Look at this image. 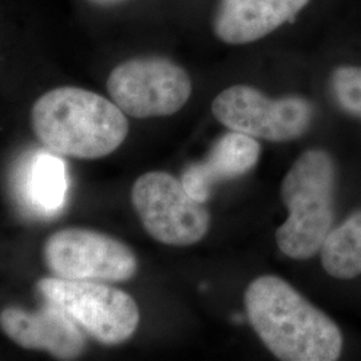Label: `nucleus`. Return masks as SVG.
<instances>
[{
  "instance_id": "f257e3e1",
  "label": "nucleus",
  "mask_w": 361,
  "mask_h": 361,
  "mask_svg": "<svg viewBox=\"0 0 361 361\" xmlns=\"http://www.w3.org/2000/svg\"><path fill=\"white\" fill-rule=\"evenodd\" d=\"M247 319L271 353L285 361H335L340 328L277 276H261L245 292Z\"/></svg>"
},
{
  "instance_id": "f03ea898",
  "label": "nucleus",
  "mask_w": 361,
  "mask_h": 361,
  "mask_svg": "<svg viewBox=\"0 0 361 361\" xmlns=\"http://www.w3.org/2000/svg\"><path fill=\"white\" fill-rule=\"evenodd\" d=\"M30 118L35 137L47 150L77 159L107 157L129 134L126 114L113 101L77 86L42 94Z\"/></svg>"
},
{
  "instance_id": "7ed1b4c3",
  "label": "nucleus",
  "mask_w": 361,
  "mask_h": 361,
  "mask_svg": "<svg viewBox=\"0 0 361 361\" xmlns=\"http://www.w3.org/2000/svg\"><path fill=\"white\" fill-rule=\"evenodd\" d=\"M336 168L332 157L312 149L298 157L281 183V200L289 212L276 232L285 256L308 259L316 256L332 231Z\"/></svg>"
},
{
  "instance_id": "20e7f679",
  "label": "nucleus",
  "mask_w": 361,
  "mask_h": 361,
  "mask_svg": "<svg viewBox=\"0 0 361 361\" xmlns=\"http://www.w3.org/2000/svg\"><path fill=\"white\" fill-rule=\"evenodd\" d=\"M39 295L61 305L82 331L102 345L126 343L137 332L141 314L129 293L101 281L43 277Z\"/></svg>"
},
{
  "instance_id": "39448f33",
  "label": "nucleus",
  "mask_w": 361,
  "mask_h": 361,
  "mask_svg": "<svg viewBox=\"0 0 361 361\" xmlns=\"http://www.w3.org/2000/svg\"><path fill=\"white\" fill-rule=\"evenodd\" d=\"M106 86L111 101L138 119L173 116L192 95L189 74L164 56H138L119 63Z\"/></svg>"
},
{
  "instance_id": "423d86ee",
  "label": "nucleus",
  "mask_w": 361,
  "mask_h": 361,
  "mask_svg": "<svg viewBox=\"0 0 361 361\" xmlns=\"http://www.w3.org/2000/svg\"><path fill=\"white\" fill-rule=\"evenodd\" d=\"M131 202L145 231L161 244L194 245L209 231L207 207L166 171H149L135 180Z\"/></svg>"
},
{
  "instance_id": "0eeeda50",
  "label": "nucleus",
  "mask_w": 361,
  "mask_h": 361,
  "mask_svg": "<svg viewBox=\"0 0 361 361\" xmlns=\"http://www.w3.org/2000/svg\"><path fill=\"white\" fill-rule=\"evenodd\" d=\"M42 255L52 276L65 280L122 283L138 271V258L129 245L86 228L52 233Z\"/></svg>"
},
{
  "instance_id": "6e6552de",
  "label": "nucleus",
  "mask_w": 361,
  "mask_h": 361,
  "mask_svg": "<svg viewBox=\"0 0 361 361\" xmlns=\"http://www.w3.org/2000/svg\"><path fill=\"white\" fill-rule=\"evenodd\" d=\"M212 111L225 128L271 142L301 137L313 118V107L305 98L289 95L271 99L244 85L219 92L213 101Z\"/></svg>"
},
{
  "instance_id": "1a4fd4ad",
  "label": "nucleus",
  "mask_w": 361,
  "mask_h": 361,
  "mask_svg": "<svg viewBox=\"0 0 361 361\" xmlns=\"http://www.w3.org/2000/svg\"><path fill=\"white\" fill-rule=\"evenodd\" d=\"M0 329L28 350H44L56 360H77L86 350V336L61 305L44 300L35 310L7 305L0 310Z\"/></svg>"
},
{
  "instance_id": "9d476101",
  "label": "nucleus",
  "mask_w": 361,
  "mask_h": 361,
  "mask_svg": "<svg viewBox=\"0 0 361 361\" xmlns=\"http://www.w3.org/2000/svg\"><path fill=\"white\" fill-rule=\"evenodd\" d=\"M310 0H221L213 28L229 44H245L264 38L292 22Z\"/></svg>"
},
{
  "instance_id": "9b49d317",
  "label": "nucleus",
  "mask_w": 361,
  "mask_h": 361,
  "mask_svg": "<svg viewBox=\"0 0 361 361\" xmlns=\"http://www.w3.org/2000/svg\"><path fill=\"white\" fill-rule=\"evenodd\" d=\"M259 153L261 146L256 138L232 130L219 137L202 162L183 170L180 182L188 193L205 204L214 185L246 174L256 166Z\"/></svg>"
},
{
  "instance_id": "f8f14e48",
  "label": "nucleus",
  "mask_w": 361,
  "mask_h": 361,
  "mask_svg": "<svg viewBox=\"0 0 361 361\" xmlns=\"http://www.w3.org/2000/svg\"><path fill=\"white\" fill-rule=\"evenodd\" d=\"M65 162L56 155L38 152L27 169L25 194L28 204L43 214H54L65 205Z\"/></svg>"
},
{
  "instance_id": "ddd939ff",
  "label": "nucleus",
  "mask_w": 361,
  "mask_h": 361,
  "mask_svg": "<svg viewBox=\"0 0 361 361\" xmlns=\"http://www.w3.org/2000/svg\"><path fill=\"white\" fill-rule=\"evenodd\" d=\"M325 271L338 280L361 274V212L352 214L326 235L320 249Z\"/></svg>"
},
{
  "instance_id": "4468645a",
  "label": "nucleus",
  "mask_w": 361,
  "mask_h": 361,
  "mask_svg": "<svg viewBox=\"0 0 361 361\" xmlns=\"http://www.w3.org/2000/svg\"><path fill=\"white\" fill-rule=\"evenodd\" d=\"M331 91L338 107L361 119V66H340L331 75Z\"/></svg>"
},
{
  "instance_id": "2eb2a0df",
  "label": "nucleus",
  "mask_w": 361,
  "mask_h": 361,
  "mask_svg": "<svg viewBox=\"0 0 361 361\" xmlns=\"http://www.w3.org/2000/svg\"><path fill=\"white\" fill-rule=\"evenodd\" d=\"M86 1L92 4V6H97V7L109 8V7L119 6V4H122V3L126 1V0H86Z\"/></svg>"
}]
</instances>
